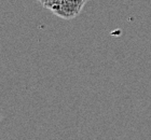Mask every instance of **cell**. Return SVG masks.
<instances>
[{
  "instance_id": "2",
  "label": "cell",
  "mask_w": 151,
  "mask_h": 140,
  "mask_svg": "<svg viewBox=\"0 0 151 140\" xmlns=\"http://www.w3.org/2000/svg\"><path fill=\"white\" fill-rule=\"evenodd\" d=\"M39 1H40V2H41V3H42V4H44V3L47 2V0H39Z\"/></svg>"
},
{
  "instance_id": "3",
  "label": "cell",
  "mask_w": 151,
  "mask_h": 140,
  "mask_svg": "<svg viewBox=\"0 0 151 140\" xmlns=\"http://www.w3.org/2000/svg\"><path fill=\"white\" fill-rule=\"evenodd\" d=\"M0 121H1V115H0Z\"/></svg>"
},
{
  "instance_id": "1",
  "label": "cell",
  "mask_w": 151,
  "mask_h": 140,
  "mask_svg": "<svg viewBox=\"0 0 151 140\" xmlns=\"http://www.w3.org/2000/svg\"><path fill=\"white\" fill-rule=\"evenodd\" d=\"M88 0H47L43 6L64 19H71L80 13Z\"/></svg>"
}]
</instances>
